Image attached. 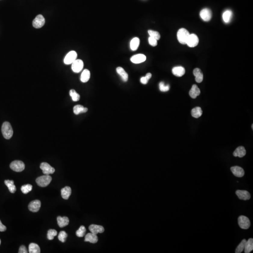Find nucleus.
Wrapping results in <instances>:
<instances>
[{"mask_svg":"<svg viewBox=\"0 0 253 253\" xmlns=\"http://www.w3.org/2000/svg\"><path fill=\"white\" fill-rule=\"evenodd\" d=\"M2 132L3 136L6 139H10L13 136V130L11 125L9 122H5L2 127Z\"/></svg>","mask_w":253,"mask_h":253,"instance_id":"obj_1","label":"nucleus"},{"mask_svg":"<svg viewBox=\"0 0 253 253\" xmlns=\"http://www.w3.org/2000/svg\"><path fill=\"white\" fill-rule=\"evenodd\" d=\"M190 35L189 32L185 28L180 29L177 32V39L179 42L181 44H186Z\"/></svg>","mask_w":253,"mask_h":253,"instance_id":"obj_2","label":"nucleus"},{"mask_svg":"<svg viewBox=\"0 0 253 253\" xmlns=\"http://www.w3.org/2000/svg\"><path fill=\"white\" fill-rule=\"evenodd\" d=\"M52 177L49 175H45L37 178L36 182L40 187H46L52 181Z\"/></svg>","mask_w":253,"mask_h":253,"instance_id":"obj_3","label":"nucleus"},{"mask_svg":"<svg viewBox=\"0 0 253 253\" xmlns=\"http://www.w3.org/2000/svg\"><path fill=\"white\" fill-rule=\"evenodd\" d=\"M10 167L15 172H21L25 168V165L22 161L15 160L11 163Z\"/></svg>","mask_w":253,"mask_h":253,"instance_id":"obj_4","label":"nucleus"},{"mask_svg":"<svg viewBox=\"0 0 253 253\" xmlns=\"http://www.w3.org/2000/svg\"><path fill=\"white\" fill-rule=\"evenodd\" d=\"M239 226L242 229H248L250 226V221L246 216H240L238 218Z\"/></svg>","mask_w":253,"mask_h":253,"instance_id":"obj_5","label":"nucleus"},{"mask_svg":"<svg viewBox=\"0 0 253 253\" xmlns=\"http://www.w3.org/2000/svg\"><path fill=\"white\" fill-rule=\"evenodd\" d=\"M40 168L42 170L43 173L45 175L51 174H54L55 172V169L46 162L42 163L40 164Z\"/></svg>","mask_w":253,"mask_h":253,"instance_id":"obj_6","label":"nucleus"},{"mask_svg":"<svg viewBox=\"0 0 253 253\" xmlns=\"http://www.w3.org/2000/svg\"><path fill=\"white\" fill-rule=\"evenodd\" d=\"M199 42V38L197 35L195 34H191L189 36L186 44L190 48H194L198 45Z\"/></svg>","mask_w":253,"mask_h":253,"instance_id":"obj_7","label":"nucleus"},{"mask_svg":"<svg viewBox=\"0 0 253 253\" xmlns=\"http://www.w3.org/2000/svg\"><path fill=\"white\" fill-rule=\"evenodd\" d=\"M77 54L76 52L75 51H71L69 52L68 54L65 56L64 59V63L65 64H72L77 58Z\"/></svg>","mask_w":253,"mask_h":253,"instance_id":"obj_8","label":"nucleus"},{"mask_svg":"<svg viewBox=\"0 0 253 253\" xmlns=\"http://www.w3.org/2000/svg\"><path fill=\"white\" fill-rule=\"evenodd\" d=\"M45 19L42 15H38L32 22L33 26L35 28H40L44 26Z\"/></svg>","mask_w":253,"mask_h":253,"instance_id":"obj_9","label":"nucleus"},{"mask_svg":"<svg viewBox=\"0 0 253 253\" xmlns=\"http://www.w3.org/2000/svg\"><path fill=\"white\" fill-rule=\"evenodd\" d=\"M84 63L83 60L76 59L72 63V69L75 73H79L83 69Z\"/></svg>","mask_w":253,"mask_h":253,"instance_id":"obj_10","label":"nucleus"},{"mask_svg":"<svg viewBox=\"0 0 253 253\" xmlns=\"http://www.w3.org/2000/svg\"><path fill=\"white\" fill-rule=\"evenodd\" d=\"M200 16L202 19L205 22L209 21L212 17L211 11L209 9H204L201 11Z\"/></svg>","mask_w":253,"mask_h":253,"instance_id":"obj_11","label":"nucleus"},{"mask_svg":"<svg viewBox=\"0 0 253 253\" xmlns=\"http://www.w3.org/2000/svg\"><path fill=\"white\" fill-rule=\"evenodd\" d=\"M41 207V202L38 200L32 201L30 202L28 208L31 211L33 212H37L39 211Z\"/></svg>","mask_w":253,"mask_h":253,"instance_id":"obj_12","label":"nucleus"},{"mask_svg":"<svg viewBox=\"0 0 253 253\" xmlns=\"http://www.w3.org/2000/svg\"><path fill=\"white\" fill-rule=\"evenodd\" d=\"M236 194L240 200H248L251 198V195H250V193L246 190H238L236 191Z\"/></svg>","mask_w":253,"mask_h":253,"instance_id":"obj_13","label":"nucleus"},{"mask_svg":"<svg viewBox=\"0 0 253 253\" xmlns=\"http://www.w3.org/2000/svg\"><path fill=\"white\" fill-rule=\"evenodd\" d=\"M231 170L234 176L237 177H242L244 175L245 172L242 167L235 166L231 168Z\"/></svg>","mask_w":253,"mask_h":253,"instance_id":"obj_14","label":"nucleus"},{"mask_svg":"<svg viewBox=\"0 0 253 253\" xmlns=\"http://www.w3.org/2000/svg\"><path fill=\"white\" fill-rule=\"evenodd\" d=\"M146 60V57L143 54H137L134 55L131 58L130 60L134 63L138 64L143 63Z\"/></svg>","mask_w":253,"mask_h":253,"instance_id":"obj_15","label":"nucleus"},{"mask_svg":"<svg viewBox=\"0 0 253 253\" xmlns=\"http://www.w3.org/2000/svg\"><path fill=\"white\" fill-rule=\"evenodd\" d=\"M89 229L91 233L96 234V235L97 233H103L105 231L104 228L102 226H99L96 224H91L89 227Z\"/></svg>","mask_w":253,"mask_h":253,"instance_id":"obj_16","label":"nucleus"},{"mask_svg":"<svg viewBox=\"0 0 253 253\" xmlns=\"http://www.w3.org/2000/svg\"><path fill=\"white\" fill-rule=\"evenodd\" d=\"M172 72L173 74L175 76L181 77L185 74V69L181 66L175 67L172 69Z\"/></svg>","mask_w":253,"mask_h":253,"instance_id":"obj_17","label":"nucleus"},{"mask_svg":"<svg viewBox=\"0 0 253 253\" xmlns=\"http://www.w3.org/2000/svg\"><path fill=\"white\" fill-rule=\"evenodd\" d=\"M193 74L195 76V80L196 82L198 83H201L203 81V75L202 72L201 70L199 68H196L194 69V71H193Z\"/></svg>","mask_w":253,"mask_h":253,"instance_id":"obj_18","label":"nucleus"},{"mask_svg":"<svg viewBox=\"0 0 253 253\" xmlns=\"http://www.w3.org/2000/svg\"><path fill=\"white\" fill-rule=\"evenodd\" d=\"M200 90L198 86L196 85H194L190 90L189 94L192 99H196V97L200 94Z\"/></svg>","mask_w":253,"mask_h":253,"instance_id":"obj_19","label":"nucleus"},{"mask_svg":"<svg viewBox=\"0 0 253 253\" xmlns=\"http://www.w3.org/2000/svg\"><path fill=\"white\" fill-rule=\"evenodd\" d=\"M85 242H89L91 243L94 244L97 242L98 241V238L96 234L93 233H88L85 236Z\"/></svg>","mask_w":253,"mask_h":253,"instance_id":"obj_20","label":"nucleus"},{"mask_svg":"<svg viewBox=\"0 0 253 253\" xmlns=\"http://www.w3.org/2000/svg\"><path fill=\"white\" fill-rule=\"evenodd\" d=\"M246 154V150L243 146H239L237 148H236L235 151L233 152V155L234 157L242 158L244 156H245Z\"/></svg>","mask_w":253,"mask_h":253,"instance_id":"obj_21","label":"nucleus"},{"mask_svg":"<svg viewBox=\"0 0 253 253\" xmlns=\"http://www.w3.org/2000/svg\"><path fill=\"white\" fill-rule=\"evenodd\" d=\"M57 223L60 227L63 228L68 226L69 224V219L67 217H62L60 216L58 217L57 218Z\"/></svg>","mask_w":253,"mask_h":253,"instance_id":"obj_22","label":"nucleus"},{"mask_svg":"<svg viewBox=\"0 0 253 253\" xmlns=\"http://www.w3.org/2000/svg\"><path fill=\"white\" fill-rule=\"evenodd\" d=\"M116 71L118 74L121 76L122 79L123 81L126 82L128 80V76L127 73L125 71L123 68L121 67H118L116 68Z\"/></svg>","mask_w":253,"mask_h":253,"instance_id":"obj_23","label":"nucleus"},{"mask_svg":"<svg viewBox=\"0 0 253 253\" xmlns=\"http://www.w3.org/2000/svg\"><path fill=\"white\" fill-rule=\"evenodd\" d=\"M71 194V189L69 187H65L61 190V195L64 199L68 200Z\"/></svg>","mask_w":253,"mask_h":253,"instance_id":"obj_24","label":"nucleus"},{"mask_svg":"<svg viewBox=\"0 0 253 253\" xmlns=\"http://www.w3.org/2000/svg\"><path fill=\"white\" fill-rule=\"evenodd\" d=\"M88 108L85 107L81 105H76L73 108L74 113L76 115H79L80 113H85L87 112Z\"/></svg>","mask_w":253,"mask_h":253,"instance_id":"obj_25","label":"nucleus"},{"mask_svg":"<svg viewBox=\"0 0 253 253\" xmlns=\"http://www.w3.org/2000/svg\"><path fill=\"white\" fill-rule=\"evenodd\" d=\"M90 71L88 69H85L82 73L80 80L83 83H86L90 79Z\"/></svg>","mask_w":253,"mask_h":253,"instance_id":"obj_26","label":"nucleus"},{"mask_svg":"<svg viewBox=\"0 0 253 253\" xmlns=\"http://www.w3.org/2000/svg\"><path fill=\"white\" fill-rule=\"evenodd\" d=\"M140 44V39L138 38H134L133 39L130 43V48L132 51H136L138 48Z\"/></svg>","mask_w":253,"mask_h":253,"instance_id":"obj_27","label":"nucleus"},{"mask_svg":"<svg viewBox=\"0 0 253 253\" xmlns=\"http://www.w3.org/2000/svg\"><path fill=\"white\" fill-rule=\"evenodd\" d=\"M253 250V239H249L248 241L247 240L246 245L244 248V252L245 253H249Z\"/></svg>","mask_w":253,"mask_h":253,"instance_id":"obj_28","label":"nucleus"},{"mask_svg":"<svg viewBox=\"0 0 253 253\" xmlns=\"http://www.w3.org/2000/svg\"><path fill=\"white\" fill-rule=\"evenodd\" d=\"M202 114V110L200 107H196L191 110V115L195 118H198Z\"/></svg>","mask_w":253,"mask_h":253,"instance_id":"obj_29","label":"nucleus"},{"mask_svg":"<svg viewBox=\"0 0 253 253\" xmlns=\"http://www.w3.org/2000/svg\"><path fill=\"white\" fill-rule=\"evenodd\" d=\"M5 184L7 186L10 192L14 193L16 191V186L14 185L13 180H5Z\"/></svg>","mask_w":253,"mask_h":253,"instance_id":"obj_30","label":"nucleus"},{"mask_svg":"<svg viewBox=\"0 0 253 253\" xmlns=\"http://www.w3.org/2000/svg\"><path fill=\"white\" fill-rule=\"evenodd\" d=\"M29 252L30 253H40V248L37 244L32 243L29 245Z\"/></svg>","mask_w":253,"mask_h":253,"instance_id":"obj_31","label":"nucleus"},{"mask_svg":"<svg viewBox=\"0 0 253 253\" xmlns=\"http://www.w3.org/2000/svg\"><path fill=\"white\" fill-rule=\"evenodd\" d=\"M232 15H233V13L232 11L230 10H227L226 11H224L223 14V19L224 21L226 23H229L232 18Z\"/></svg>","mask_w":253,"mask_h":253,"instance_id":"obj_32","label":"nucleus"},{"mask_svg":"<svg viewBox=\"0 0 253 253\" xmlns=\"http://www.w3.org/2000/svg\"><path fill=\"white\" fill-rule=\"evenodd\" d=\"M246 242H247V240L245 239H243L242 242L239 243L238 246L236 248V250H235V253H242L244 250L245 247L246 245Z\"/></svg>","mask_w":253,"mask_h":253,"instance_id":"obj_33","label":"nucleus"},{"mask_svg":"<svg viewBox=\"0 0 253 253\" xmlns=\"http://www.w3.org/2000/svg\"><path fill=\"white\" fill-rule=\"evenodd\" d=\"M69 95L72 97L73 101H78L80 100V95L74 89H72L69 91Z\"/></svg>","mask_w":253,"mask_h":253,"instance_id":"obj_34","label":"nucleus"},{"mask_svg":"<svg viewBox=\"0 0 253 253\" xmlns=\"http://www.w3.org/2000/svg\"><path fill=\"white\" fill-rule=\"evenodd\" d=\"M86 231V228L84 226H81L79 230L76 232V236L79 237H83L85 234Z\"/></svg>","mask_w":253,"mask_h":253,"instance_id":"obj_35","label":"nucleus"},{"mask_svg":"<svg viewBox=\"0 0 253 253\" xmlns=\"http://www.w3.org/2000/svg\"><path fill=\"white\" fill-rule=\"evenodd\" d=\"M21 190L23 194H27L32 190V185L29 184L24 185L22 186Z\"/></svg>","mask_w":253,"mask_h":253,"instance_id":"obj_36","label":"nucleus"},{"mask_svg":"<svg viewBox=\"0 0 253 253\" xmlns=\"http://www.w3.org/2000/svg\"><path fill=\"white\" fill-rule=\"evenodd\" d=\"M57 235V232L54 229H50L48 231V239L49 240H53L54 237Z\"/></svg>","mask_w":253,"mask_h":253,"instance_id":"obj_37","label":"nucleus"},{"mask_svg":"<svg viewBox=\"0 0 253 253\" xmlns=\"http://www.w3.org/2000/svg\"><path fill=\"white\" fill-rule=\"evenodd\" d=\"M148 32L149 34L150 37H152L155 39L157 40L160 39V35L159 32H157V31H153V30H149Z\"/></svg>","mask_w":253,"mask_h":253,"instance_id":"obj_38","label":"nucleus"},{"mask_svg":"<svg viewBox=\"0 0 253 253\" xmlns=\"http://www.w3.org/2000/svg\"><path fill=\"white\" fill-rule=\"evenodd\" d=\"M152 75L151 73H148L145 76L141 77L140 79V82L143 85H146L148 82L149 80L150 79V78L152 77Z\"/></svg>","mask_w":253,"mask_h":253,"instance_id":"obj_39","label":"nucleus"},{"mask_svg":"<svg viewBox=\"0 0 253 253\" xmlns=\"http://www.w3.org/2000/svg\"><path fill=\"white\" fill-rule=\"evenodd\" d=\"M68 237V234L65 231H61L58 235V239L62 242H65L66 238Z\"/></svg>","mask_w":253,"mask_h":253,"instance_id":"obj_40","label":"nucleus"},{"mask_svg":"<svg viewBox=\"0 0 253 253\" xmlns=\"http://www.w3.org/2000/svg\"><path fill=\"white\" fill-rule=\"evenodd\" d=\"M159 87L160 89V91L162 92H166L168 91L170 89V86L169 85H165V83L163 82H161L159 84Z\"/></svg>","mask_w":253,"mask_h":253,"instance_id":"obj_41","label":"nucleus"},{"mask_svg":"<svg viewBox=\"0 0 253 253\" xmlns=\"http://www.w3.org/2000/svg\"><path fill=\"white\" fill-rule=\"evenodd\" d=\"M148 41L149 44L153 47H156L158 45L157 39L152 37H150L149 38Z\"/></svg>","mask_w":253,"mask_h":253,"instance_id":"obj_42","label":"nucleus"},{"mask_svg":"<svg viewBox=\"0 0 253 253\" xmlns=\"http://www.w3.org/2000/svg\"><path fill=\"white\" fill-rule=\"evenodd\" d=\"M19 253H28L27 250L26 248L24 246H21L19 248Z\"/></svg>","mask_w":253,"mask_h":253,"instance_id":"obj_43","label":"nucleus"},{"mask_svg":"<svg viewBox=\"0 0 253 253\" xmlns=\"http://www.w3.org/2000/svg\"><path fill=\"white\" fill-rule=\"evenodd\" d=\"M7 228L5 225H3L0 220V232H5Z\"/></svg>","mask_w":253,"mask_h":253,"instance_id":"obj_44","label":"nucleus"},{"mask_svg":"<svg viewBox=\"0 0 253 253\" xmlns=\"http://www.w3.org/2000/svg\"><path fill=\"white\" fill-rule=\"evenodd\" d=\"M1 239H0V245H1Z\"/></svg>","mask_w":253,"mask_h":253,"instance_id":"obj_45","label":"nucleus"}]
</instances>
